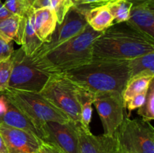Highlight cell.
<instances>
[{
    "label": "cell",
    "instance_id": "836d02e7",
    "mask_svg": "<svg viewBox=\"0 0 154 153\" xmlns=\"http://www.w3.org/2000/svg\"><path fill=\"white\" fill-rule=\"evenodd\" d=\"M19 1L23 4H25L26 7L29 8H32V5L35 0H19Z\"/></svg>",
    "mask_w": 154,
    "mask_h": 153
},
{
    "label": "cell",
    "instance_id": "44dd1931",
    "mask_svg": "<svg viewBox=\"0 0 154 153\" xmlns=\"http://www.w3.org/2000/svg\"><path fill=\"white\" fill-rule=\"evenodd\" d=\"M143 120L150 122L154 119V80L149 86L144 104L137 111Z\"/></svg>",
    "mask_w": 154,
    "mask_h": 153
},
{
    "label": "cell",
    "instance_id": "cb8c5ba5",
    "mask_svg": "<svg viewBox=\"0 0 154 153\" xmlns=\"http://www.w3.org/2000/svg\"><path fill=\"white\" fill-rule=\"evenodd\" d=\"M147 91L148 90L142 92L133 96L132 98L129 99V100L126 104V109H127L129 112H131L134 110L138 109L139 107H141L144 104V101H145Z\"/></svg>",
    "mask_w": 154,
    "mask_h": 153
},
{
    "label": "cell",
    "instance_id": "30bf717a",
    "mask_svg": "<svg viewBox=\"0 0 154 153\" xmlns=\"http://www.w3.org/2000/svg\"><path fill=\"white\" fill-rule=\"evenodd\" d=\"M43 129V141L57 146L65 153H79L78 124L74 122H48Z\"/></svg>",
    "mask_w": 154,
    "mask_h": 153
},
{
    "label": "cell",
    "instance_id": "ac0fdd59",
    "mask_svg": "<svg viewBox=\"0 0 154 153\" xmlns=\"http://www.w3.org/2000/svg\"><path fill=\"white\" fill-rule=\"evenodd\" d=\"M129 78L141 74L154 75V52L144 54L129 60Z\"/></svg>",
    "mask_w": 154,
    "mask_h": 153
},
{
    "label": "cell",
    "instance_id": "ffe728a7",
    "mask_svg": "<svg viewBox=\"0 0 154 153\" xmlns=\"http://www.w3.org/2000/svg\"><path fill=\"white\" fill-rule=\"evenodd\" d=\"M132 6V3L129 0H119L108 4V8L114 17V24L129 20Z\"/></svg>",
    "mask_w": 154,
    "mask_h": 153
},
{
    "label": "cell",
    "instance_id": "6da1fadb",
    "mask_svg": "<svg viewBox=\"0 0 154 153\" xmlns=\"http://www.w3.org/2000/svg\"><path fill=\"white\" fill-rule=\"evenodd\" d=\"M150 52H154V38L127 21L113 24L93 44V58L129 60Z\"/></svg>",
    "mask_w": 154,
    "mask_h": 153
},
{
    "label": "cell",
    "instance_id": "f546056e",
    "mask_svg": "<svg viewBox=\"0 0 154 153\" xmlns=\"http://www.w3.org/2000/svg\"><path fill=\"white\" fill-rule=\"evenodd\" d=\"M42 8H52L51 1L50 0H35L32 5V8L38 9Z\"/></svg>",
    "mask_w": 154,
    "mask_h": 153
},
{
    "label": "cell",
    "instance_id": "4316f807",
    "mask_svg": "<svg viewBox=\"0 0 154 153\" xmlns=\"http://www.w3.org/2000/svg\"><path fill=\"white\" fill-rule=\"evenodd\" d=\"M51 2V5L54 10H55L56 14L57 16V24H60L64 19L66 12L64 8V1L65 0H50Z\"/></svg>",
    "mask_w": 154,
    "mask_h": 153
},
{
    "label": "cell",
    "instance_id": "484cf974",
    "mask_svg": "<svg viewBox=\"0 0 154 153\" xmlns=\"http://www.w3.org/2000/svg\"><path fill=\"white\" fill-rule=\"evenodd\" d=\"M117 1L119 0H78L75 6L84 8H90L96 6L107 5Z\"/></svg>",
    "mask_w": 154,
    "mask_h": 153
},
{
    "label": "cell",
    "instance_id": "83f0119b",
    "mask_svg": "<svg viewBox=\"0 0 154 153\" xmlns=\"http://www.w3.org/2000/svg\"><path fill=\"white\" fill-rule=\"evenodd\" d=\"M36 153H65L59 147L51 142L42 140L38 150Z\"/></svg>",
    "mask_w": 154,
    "mask_h": 153
},
{
    "label": "cell",
    "instance_id": "8fae6325",
    "mask_svg": "<svg viewBox=\"0 0 154 153\" xmlns=\"http://www.w3.org/2000/svg\"><path fill=\"white\" fill-rule=\"evenodd\" d=\"M0 134L8 153H36L42 142L34 134L3 124H0Z\"/></svg>",
    "mask_w": 154,
    "mask_h": 153
},
{
    "label": "cell",
    "instance_id": "d4e9b609",
    "mask_svg": "<svg viewBox=\"0 0 154 153\" xmlns=\"http://www.w3.org/2000/svg\"><path fill=\"white\" fill-rule=\"evenodd\" d=\"M14 51L13 41L7 42L0 37V62L9 59Z\"/></svg>",
    "mask_w": 154,
    "mask_h": 153
},
{
    "label": "cell",
    "instance_id": "9a60e30c",
    "mask_svg": "<svg viewBox=\"0 0 154 153\" xmlns=\"http://www.w3.org/2000/svg\"><path fill=\"white\" fill-rule=\"evenodd\" d=\"M78 8L84 12L87 23L95 31L103 32L114 24V17L108 8V4L90 8Z\"/></svg>",
    "mask_w": 154,
    "mask_h": 153
},
{
    "label": "cell",
    "instance_id": "4fadbf2b",
    "mask_svg": "<svg viewBox=\"0 0 154 153\" xmlns=\"http://www.w3.org/2000/svg\"><path fill=\"white\" fill-rule=\"evenodd\" d=\"M128 22L154 38V0L132 4Z\"/></svg>",
    "mask_w": 154,
    "mask_h": 153
},
{
    "label": "cell",
    "instance_id": "1f68e13d",
    "mask_svg": "<svg viewBox=\"0 0 154 153\" xmlns=\"http://www.w3.org/2000/svg\"><path fill=\"white\" fill-rule=\"evenodd\" d=\"M78 0H65L64 1V8L66 12L67 13L69 9L72 7L76 5Z\"/></svg>",
    "mask_w": 154,
    "mask_h": 153
},
{
    "label": "cell",
    "instance_id": "277c9868",
    "mask_svg": "<svg viewBox=\"0 0 154 153\" xmlns=\"http://www.w3.org/2000/svg\"><path fill=\"white\" fill-rule=\"evenodd\" d=\"M8 100L32 122L43 140L44 125L48 122L60 123L72 121L64 112L54 106L39 92L8 88L4 92Z\"/></svg>",
    "mask_w": 154,
    "mask_h": 153
},
{
    "label": "cell",
    "instance_id": "3957f363",
    "mask_svg": "<svg viewBox=\"0 0 154 153\" xmlns=\"http://www.w3.org/2000/svg\"><path fill=\"white\" fill-rule=\"evenodd\" d=\"M102 32L88 25L79 34L48 52L45 57L53 74L69 71L90 63L93 58V44Z\"/></svg>",
    "mask_w": 154,
    "mask_h": 153
},
{
    "label": "cell",
    "instance_id": "9c48e42d",
    "mask_svg": "<svg viewBox=\"0 0 154 153\" xmlns=\"http://www.w3.org/2000/svg\"><path fill=\"white\" fill-rule=\"evenodd\" d=\"M87 26L84 12L79 8L72 7L65 15L63 22L57 25L50 41L42 44L32 56H45L49 52L82 32Z\"/></svg>",
    "mask_w": 154,
    "mask_h": 153
},
{
    "label": "cell",
    "instance_id": "5b68a950",
    "mask_svg": "<svg viewBox=\"0 0 154 153\" xmlns=\"http://www.w3.org/2000/svg\"><path fill=\"white\" fill-rule=\"evenodd\" d=\"M12 70L8 88L40 92L53 74L45 57L28 56L20 47L11 56Z\"/></svg>",
    "mask_w": 154,
    "mask_h": 153
},
{
    "label": "cell",
    "instance_id": "52a82bcc",
    "mask_svg": "<svg viewBox=\"0 0 154 153\" xmlns=\"http://www.w3.org/2000/svg\"><path fill=\"white\" fill-rule=\"evenodd\" d=\"M39 93L63 111L75 124L81 125L77 86L65 74H52Z\"/></svg>",
    "mask_w": 154,
    "mask_h": 153
},
{
    "label": "cell",
    "instance_id": "f1b7e54d",
    "mask_svg": "<svg viewBox=\"0 0 154 153\" xmlns=\"http://www.w3.org/2000/svg\"><path fill=\"white\" fill-rule=\"evenodd\" d=\"M8 104L9 100L5 94L4 92H0V124L2 123V118L4 113L7 110Z\"/></svg>",
    "mask_w": 154,
    "mask_h": 153
},
{
    "label": "cell",
    "instance_id": "603a6c76",
    "mask_svg": "<svg viewBox=\"0 0 154 153\" xmlns=\"http://www.w3.org/2000/svg\"><path fill=\"white\" fill-rule=\"evenodd\" d=\"M5 7L11 12L13 14L17 15L20 16H26L32 8L26 7L25 4H23L19 0H5V3H3Z\"/></svg>",
    "mask_w": 154,
    "mask_h": 153
},
{
    "label": "cell",
    "instance_id": "7402d4cb",
    "mask_svg": "<svg viewBox=\"0 0 154 153\" xmlns=\"http://www.w3.org/2000/svg\"><path fill=\"white\" fill-rule=\"evenodd\" d=\"M11 70V58L5 61L0 62V92H3L8 88Z\"/></svg>",
    "mask_w": 154,
    "mask_h": 153
},
{
    "label": "cell",
    "instance_id": "7a4b0ae2",
    "mask_svg": "<svg viewBox=\"0 0 154 153\" xmlns=\"http://www.w3.org/2000/svg\"><path fill=\"white\" fill-rule=\"evenodd\" d=\"M129 60L93 58L88 64L63 74L75 85L93 94L122 93L130 76Z\"/></svg>",
    "mask_w": 154,
    "mask_h": 153
},
{
    "label": "cell",
    "instance_id": "7c38bea8",
    "mask_svg": "<svg viewBox=\"0 0 154 153\" xmlns=\"http://www.w3.org/2000/svg\"><path fill=\"white\" fill-rule=\"evenodd\" d=\"M79 153H119L114 136L93 134L78 124Z\"/></svg>",
    "mask_w": 154,
    "mask_h": 153
},
{
    "label": "cell",
    "instance_id": "2e32d148",
    "mask_svg": "<svg viewBox=\"0 0 154 153\" xmlns=\"http://www.w3.org/2000/svg\"><path fill=\"white\" fill-rule=\"evenodd\" d=\"M153 80H154V75L149 74H141L129 78L121 93L125 106L129 99L133 96L148 90Z\"/></svg>",
    "mask_w": 154,
    "mask_h": 153
},
{
    "label": "cell",
    "instance_id": "e0dca14e",
    "mask_svg": "<svg viewBox=\"0 0 154 153\" xmlns=\"http://www.w3.org/2000/svg\"><path fill=\"white\" fill-rule=\"evenodd\" d=\"M76 86L81 112V126L86 130H90V124L92 120L95 94H93L78 86Z\"/></svg>",
    "mask_w": 154,
    "mask_h": 153
},
{
    "label": "cell",
    "instance_id": "d6a6232c",
    "mask_svg": "<svg viewBox=\"0 0 154 153\" xmlns=\"http://www.w3.org/2000/svg\"><path fill=\"white\" fill-rule=\"evenodd\" d=\"M0 153H8V148L6 147L5 141L3 140L2 136L1 134H0Z\"/></svg>",
    "mask_w": 154,
    "mask_h": 153
},
{
    "label": "cell",
    "instance_id": "5bb4252c",
    "mask_svg": "<svg viewBox=\"0 0 154 153\" xmlns=\"http://www.w3.org/2000/svg\"><path fill=\"white\" fill-rule=\"evenodd\" d=\"M33 28L42 43H48L57 25V16L52 8L33 9L31 14Z\"/></svg>",
    "mask_w": 154,
    "mask_h": 153
},
{
    "label": "cell",
    "instance_id": "8992f818",
    "mask_svg": "<svg viewBox=\"0 0 154 153\" xmlns=\"http://www.w3.org/2000/svg\"><path fill=\"white\" fill-rule=\"evenodd\" d=\"M114 136L119 153H154V128L150 122L126 115Z\"/></svg>",
    "mask_w": 154,
    "mask_h": 153
},
{
    "label": "cell",
    "instance_id": "ba28073f",
    "mask_svg": "<svg viewBox=\"0 0 154 153\" xmlns=\"http://www.w3.org/2000/svg\"><path fill=\"white\" fill-rule=\"evenodd\" d=\"M93 104L103 126V134L114 136L127 115L121 92L110 91L96 93L94 94Z\"/></svg>",
    "mask_w": 154,
    "mask_h": 153
},
{
    "label": "cell",
    "instance_id": "d6986e66",
    "mask_svg": "<svg viewBox=\"0 0 154 153\" xmlns=\"http://www.w3.org/2000/svg\"><path fill=\"white\" fill-rule=\"evenodd\" d=\"M21 16L13 15L0 20V37L7 42L15 41L20 30Z\"/></svg>",
    "mask_w": 154,
    "mask_h": 153
},
{
    "label": "cell",
    "instance_id": "4dcf8cb0",
    "mask_svg": "<svg viewBox=\"0 0 154 153\" xmlns=\"http://www.w3.org/2000/svg\"><path fill=\"white\" fill-rule=\"evenodd\" d=\"M13 14L11 11H9L5 7L4 4L2 2V1L0 0V20L3 19H5V18L9 17V16H13Z\"/></svg>",
    "mask_w": 154,
    "mask_h": 153
}]
</instances>
